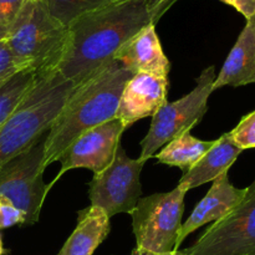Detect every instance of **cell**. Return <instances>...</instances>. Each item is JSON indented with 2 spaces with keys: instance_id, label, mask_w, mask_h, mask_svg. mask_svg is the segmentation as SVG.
I'll list each match as a JSON object with an SVG mask.
<instances>
[{
  "instance_id": "e0dca14e",
  "label": "cell",
  "mask_w": 255,
  "mask_h": 255,
  "mask_svg": "<svg viewBox=\"0 0 255 255\" xmlns=\"http://www.w3.org/2000/svg\"><path fill=\"white\" fill-rule=\"evenodd\" d=\"M213 143L214 141H201L192 136L191 132H184L164 144L154 157L158 163L178 167L184 173L202 158Z\"/></svg>"
},
{
  "instance_id": "44dd1931",
  "label": "cell",
  "mask_w": 255,
  "mask_h": 255,
  "mask_svg": "<svg viewBox=\"0 0 255 255\" xmlns=\"http://www.w3.org/2000/svg\"><path fill=\"white\" fill-rule=\"evenodd\" d=\"M27 0H0V41L6 39Z\"/></svg>"
},
{
  "instance_id": "5b68a950",
  "label": "cell",
  "mask_w": 255,
  "mask_h": 255,
  "mask_svg": "<svg viewBox=\"0 0 255 255\" xmlns=\"http://www.w3.org/2000/svg\"><path fill=\"white\" fill-rule=\"evenodd\" d=\"M186 193L177 186L171 192L152 194L137 202L129 213L136 248L153 253L178 251L177 239L182 227Z\"/></svg>"
},
{
  "instance_id": "5bb4252c",
  "label": "cell",
  "mask_w": 255,
  "mask_h": 255,
  "mask_svg": "<svg viewBox=\"0 0 255 255\" xmlns=\"http://www.w3.org/2000/svg\"><path fill=\"white\" fill-rule=\"evenodd\" d=\"M255 84V20H247L244 29L227 56L212 90Z\"/></svg>"
},
{
  "instance_id": "603a6c76",
  "label": "cell",
  "mask_w": 255,
  "mask_h": 255,
  "mask_svg": "<svg viewBox=\"0 0 255 255\" xmlns=\"http://www.w3.org/2000/svg\"><path fill=\"white\" fill-rule=\"evenodd\" d=\"M16 72H19V69L15 65L11 51H10L6 41L2 40L0 41V86H2Z\"/></svg>"
},
{
  "instance_id": "30bf717a",
  "label": "cell",
  "mask_w": 255,
  "mask_h": 255,
  "mask_svg": "<svg viewBox=\"0 0 255 255\" xmlns=\"http://www.w3.org/2000/svg\"><path fill=\"white\" fill-rule=\"evenodd\" d=\"M126 129L124 124L115 117L80 134L60 156L61 169L49 184L50 188L62 174L71 169L86 168L94 172V174L106 169L114 161Z\"/></svg>"
},
{
  "instance_id": "7a4b0ae2",
  "label": "cell",
  "mask_w": 255,
  "mask_h": 255,
  "mask_svg": "<svg viewBox=\"0 0 255 255\" xmlns=\"http://www.w3.org/2000/svg\"><path fill=\"white\" fill-rule=\"evenodd\" d=\"M133 74L111 60L76 85L45 137V169L84 132L116 116L125 85Z\"/></svg>"
},
{
  "instance_id": "8992f818",
  "label": "cell",
  "mask_w": 255,
  "mask_h": 255,
  "mask_svg": "<svg viewBox=\"0 0 255 255\" xmlns=\"http://www.w3.org/2000/svg\"><path fill=\"white\" fill-rule=\"evenodd\" d=\"M216 80L214 66L202 71L197 79L196 87L188 95L174 102H166L152 117L151 127L141 141V154L138 158L147 162L164 144L184 132H191L207 114L208 99L213 92Z\"/></svg>"
},
{
  "instance_id": "ffe728a7",
  "label": "cell",
  "mask_w": 255,
  "mask_h": 255,
  "mask_svg": "<svg viewBox=\"0 0 255 255\" xmlns=\"http://www.w3.org/2000/svg\"><path fill=\"white\" fill-rule=\"evenodd\" d=\"M229 136L242 151L255 148V111L246 115Z\"/></svg>"
},
{
  "instance_id": "83f0119b",
  "label": "cell",
  "mask_w": 255,
  "mask_h": 255,
  "mask_svg": "<svg viewBox=\"0 0 255 255\" xmlns=\"http://www.w3.org/2000/svg\"><path fill=\"white\" fill-rule=\"evenodd\" d=\"M161 1H162V2H166V4H168V2L171 1V0H161Z\"/></svg>"
},
{
  "instance_id": "484cf974",
  "label": "cell",
  "mask_w": 255,
  "mask_h": 255,
  "mask_svg": "<svg viewBox=\"0 0 255 255\" xmlns=\"http://www.w3.org/2000/svg\"><path fill=\"white\" fill-rule=\"evenodd\" d=\"M6 254V251H5L4 246H2V239H1V236H0V255H4Z\"/></svg>"
},
{
  "instance_id": "4fadbf2b",
  "label": "cell",
  "mask_w": 255,
  "mask_h": 255,
  "mask_svg": "<svg viewBox=\"0 0 255 255\" xmlns=\"http://www.w3.org/2000/svg\"><path fill=\"white\" fill-rule=\"evenodd\" d=\"M246 193L247 188H237L231 183L228 173H223L214 179L208 193L194 207L186 223L182 224L177 239V249L179 248L182 242L194 231L207 223H214L231 213L234 207L238 206L239 202L243 199Z\"/></svg>"
},
{
  "instance_id": "ba28073f",
  "label": "cell",
  "mask_w": 255,
  "mask_h": 255,
  "mask_svg": "<svg viewBox=\"0 0 255 255\" xmlns=\"http://www.w3.org/2000/svg\"><path fill=\"white\" fill-rule=\"evenodd\" d=\"M188 255H255V181L231 213L186 249Z\"/></svg>"
},
{
  "instance_id": "3957f363",
  "label": "cell",
  "mask_w": 255,
  "mask_h": 255,
  "mask_svg": "<svg viewBox=\"0 0 255 255\" xmlns=\"http://www.w3.org/2000/svg\"><path fill=\"white\" fill-rule=\"evenodd\" d=\"M75 86L59 71L36 75L31 90L0 127V168L46 134Z\"/></svg>"
},
{
  "instance_id": "7c38bea8",
  "label": "cell",
  "mask_w": 255,
  "mask_h": 255,
  "mask_svg": "<svg viewBox=\"0 0 255 255\" xmlns=\"http://www.w3.org/2000/svg\"><path fill=\"white\" fill-rule=\"evenodd\" d=\"M131 74H151L168 77L171 64L162 49L156 24H149L129 39L115 55Z\"/></svg>"
},
{
  "instance_id": "9a60e30c",
  "label": "cell",
  "mask_w": 255,
  "mask_h": 255,
  "mask_svg": "<svg viewBox=\"0 0 255 255\" xmlns=\"http://www.w3.org/2000/svg\"><path fill=\"white\" fill-rule=\"evenodd\" d=\"M242 149L233 142L229 132L214 139V143L202 158L184 172L177 186L186 192L197 188L208 182H213L223 173H228L229 168L242 153Z\"/></svg>"
},
{
  "instance_id": "ac0fdd59",
  "label": "cell",
  "mask_w": 255,
  "mask_h": 255,
  "mask_svg": "<svg viewBox=\"0 0 255 255\" xmlns=\"http://www.w3.org/2000/svg\"><path fill=\"white\" fill-rule=\"evenodd\" d=\"M36 80V72L21 70L0 86V127L14 114Z\"/></svg>"
},
{
  "instance_id": "4316f807",
  "label": "cell",
  "mask_w": 255,
  "mask_h": 255,
  "mask_svg": "<svg viewBox=\"0 0 255 255\" xmlns=\"http://www.w3.org/2000/svg\"><path fill=\"white\" fill-rule=\"evenodd\" d=\"M120 1H127V0H111V2H120Z\"/></svg>"
},
{
  "instance_id": "cb8c5ba5",
  "label": "cell",
  "mask_w": 255,
  "mask_h": 255,
  "mask_svg": "<svg viewBox=\"0 0 255 255\" xmlns=\"http://www.w3.org/2000/svg\"><path fill=\"white\" fill-rule=\"evenodd\" d=\"M221 1L233 6L247 20L255 17V0H221Z\"/></svg>"
},
{
  "instance_id": "6da1fadb",
  "label": "cell",
  "mask_w": 255,
  "mask_h": 255,
  "mask_svg": "<svg viewBox=\"0 0 255 255\" xmlns=\"http://www.w3.org/2000/svg\"><path fill=\"white\" fill-rule=\"evenodd\" d=\"M168 4L161 0L110 2L69 26V40L57 71L79 85L114 60L120 49L149 24H156Z\"/></svg>"
},
{
  "instance_id": "9c48e42d",
  "label": "cell",
  "mask_w": 255,
  "mask_h": 255,
  "mask_svg": "<svg viewBox=\"0 0 255 255\" xmlns=\"http://www.w3.org/2000/svg\"><path fill=\"white\" fill-rule=\"evenodd\" d=\"M144 163L141 158H129L120 146L112 163L94 174L89 183L91 206L101 208L110 218L119 213H131L141 199L139 176Z\"/></svg>"
},
{
  "instance_id": "2e32d148",
  "label": "cell",
  "mask_w": 255,
  "mask_h": 255,
  "mask_svg": "<svg viewBox=\"0 0 255 255\" xmlns=\"http://www.w3.org/2000/svg\"><path fill=\"white\" fill-rule=\"evenodd\" d=\"M110 217L99 207L79 212L75 231L57 255H92L110 233Z\"/></svg>"
},
{
  "instance_id": "8fae6325",
  "label": "cell",
  "mask_w": 255,
  "mask_h": 255,
  "mask_svg": "<svg viewBox=\"0 0 255 255\" xmlns=\"http://www.w3.org/2000/svg\"><path fill=\"white\" fill-rule=\"evenodd\" d=\"M168 77L151 74H134L125 85L120 97L116 119L126 128L134 122L153 117L167 101Z\"/></svg>"
},
{
  "instance_id": "d6986e66",
  "label": "cell",
  "mask_w": 255,
  "mask_h": 255,
  "mask_svg": "<svg viewBox=\"0 0 255 255\" xmlns=\"http://www.w3.org/2000/svg\"><path fill=\"white\" fill-rule=\"evenodd\" d=\"M41 1L57 21L69 27L75 20L110 4L111 0H41Z\"/></svg>"
},
{
  "instance_id": "d4e9b609",
  "label": "cell",
  "mask_w": 255,
  "mask_h": 255,
  "mask_svg": "<svg viewBox=\"0 0 255 255\" xmlns=\"http://www.w3.org/2000/svg\"><path fill=\"white\" fill-rule=\"evenodd\" d=\"M131 255H188L184 251H173V252H168V253H153V252H148V251H143V249H138L134 248L132 251Z\"/></svg>"
},
{
  "instance_id": "277c9868",
  "label": "cell",
  "mask_w": 255,
  "mask_h": 255,
  "mask_svg": "<svg viewBox=\"0 0 255 255\" xmlns=\"http://www.w3.org/2000/svg\"><path fill=\"white\" fill-rule=\"evenodd\" d=\"M67 40L69 27L57 21L41 0H27L5 41L19 71L45 75L57 71Z\"/></svg>"
},
{
  "instance_id": "f1b7e54d",
  "label": "cell",
  "mask_w": 255,
  "mask_h": 255,
  "mask_svg": "<svg viewBox=\"0 0 255 255\" xmlns=\"http://www.w3.org/2000/svg\"><path fill=\"white\" fill-rule=\"evenodd\" d=\"M254 20H255V17H254Z\"/></svg>"
},
{
  "instance_id": "52a82bcc",
  "label": "cell",
  "mask_w": 255,
  "mask_h": 255,
  "mask_svg": "<svg viewBox=\"0 0 255 255\" xmlns=\"http://www.w3.org/2000/svg\"><path fill=\"white\" fill-rule=\"evenodd\" d=\"M47 133V132H46ZM45 137L0 168V196L24 213L27 226L39 221L49 184L44 183ZM25 224V226H26Z\"/></svg>"
},
{
  "instance_id": "7402d4cb",
  "label": "cell",
  "mask_w": 255,
  "mask_h": 255,
  "mask_svg": "<svg viewBox=\"0 0 255 255\" xmlns=\"http://www.w3.org/2000/svg\"><path fill=\"white\" fill-rule=\"evenodd\" d=\"M17 224H26L24 213L19 211L9 199L0 196V229H6Z\"/></svg>"
}]
</instances>
